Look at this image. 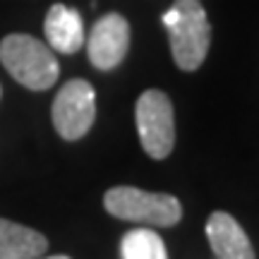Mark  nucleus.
<instances>
[{
	"mask_svg": "<svg viewBox=\"0 0 259 259\" xmlns=\"http://www.w3.org/2000/svg\"><path fill=\"white\" fill-rule=\"evenodd\" d=\"M163 27L168 29L170 53L180 70L192 72L202 67L211 46V24L199 0H176L163 12Z\"/></svg>",
	"mask_w": 259,
	"mask_h": 259,
	"instance_id": "f257e3e1",
	"label": "nucleus"
},
{
	"mask_svg": "<svg viewBox=\"0 0 259 259\" xmlns=\"http://www.w3.org/2000/svg\"><path fill=\"white\" fill-rule=\"evenodd\" d=\"M0 63L12 79L31 92H44L58 79L56 53L29 34H10L0 41Z\"/></svg>",
	"mask_w": 259,
	"mask_h": 259,
	"instance_id": "f03ea898",
	"label": "nucleus"
},
{
	"mask_svg": "<svg viewBox=\"0 0 259 259\" xmlns=\"http://www.w3.org/2000/svg\"><path fill=\"white\" fill-rule=\"evenodd\" d=\"M106 211L122 219V221H137L144 226H176L183 216V206L173 194L163 192H144L139 187H111L103 194Z\"/></svg>",
	"mask_w": 259,
	"mask_h": 259,
	"instance_id": "7ed1b4c3",
	"label": "nucleus"
},
{
	"mask_svg": "<svg viewBox=\"0 0 259 259\" xmlns=\"http://www.w3.org/2000/svg\"><path fill=\"white\" fill-rule=\"evenodd\" d=\"M135 115L142 149L156 161L166 158L176 147V113L168 94L147 89L137 99Z\"/></svg>",
	"mask_w": 259,
	"mask_h": 259,
	"instance_id": "20e7f679",
	"label": "nucleus"
},
{
	"mask_svg": "<svg viewBox=\"0 0 259 259\" xmlns=\"http://www.w3.org/2000/svg\"><path fill=\"white\" fill-rule=\"evenodd\" d=\"M53 127L63 139L74 142L82 139L96 118V94L87 79H70L60 87L51 108Z\"/></svg>",
	"mask_w": 259,
	"mask_h": 259,
	"instance_id": "39448f33",
	"label": "nucleus"
},
{
	"mask_svg": "<svg viewBox=\"0 0 259 259\" xmlns=\"http://www.w3.org/2000/svg\"><path fill=\"white\" fill-rule=\"evenodd\" d=\"M130 48V24L118 12L103 15L89 31L87 53L96 70H113L125 60Z\"/></svg>",
	"mask_w": 259,
	"mask_h": 259,
	"instance_id": "423d86ee",
	"label": "nucleus"
},
{
	"mask_svg": "<svg viewBox=\"0 0 259 259\" xmlns=\"http://www.w3.org/2000/svg\"><path fill=\"white\" fill-rule=\"evenodd\" d=\"M206 238L216 259H254L247 233L231 213L213 211L206 221Z\"/></svg>",
	"mask_w": 259,
	"mask_h": 259,
	"instance_id": "0eeeda50",
	"label": "nucleus"
},
{
	"mask_svg": "<svg viewBox=\"0 0 259 259\" xmlns=\"http://www.w3.org/2000/svg\"><path fill=\"white\" fill-rule=\"evenodd\" d=\"M48 48L58 53H77L84 46V19L74 8H67L63 3L51 5L44 22Z\"/></svg>",
	"mask_w": 259,
	"mask_h": 259,
	"instance_id": "6e6552de",
	"label": "nucleus"
},
{
	"mask_svg": "<svg viewBox=\"0 0 259 259\" xmlns=\"http://www.w3.org/2000/svg\"><path fill=\"white\" fill-rule=\"evenodd\" d=\"M48 250L44 233L0 219V259H38Z\"/></svg>",
	"mask_w": 259,
	"mask_h": 259,
	"instance_id": "1a4fd4ad",
	"label": "nucleus"
},
{
	"mask_svg": "<svg viewBox=\"0 0 259 259\" xmlns=\"http://www.w3.org/2000/svg\"><path fill=\"white\" fill-rule=\"evenodd\" d=\"M122 259H168L166 245L158 233L149 228H132L122 235L120 242Z\"/></svg>",
	"mask_w": 259,
	"mask_h": 259,
	"instance_id": "9d476101",
	"label": "nucleus"
},
{
	"mask_svg": "<svg viewBox=\"0 0 259 259\" xmlns=\"http://www.w3.org/2000/svg\"><path fill=\"white\" fill-rule=\"evenodd\" d=\"M46 259H70V257H65V254H56V257H46Z\"/></svg>",
	"mask_w": 259,
	"mask_h": 259,
	"instance_id": "9b49d317",
	"label": "nucleus"
}]
</instances>
